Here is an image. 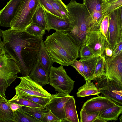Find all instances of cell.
Instances as JSON below:
<instances>
[{
  "instance_id": "cell-17",
  "label": "cell",
  "mask_w": 122,
  "mask_h": 122,
  "mask_svg": "<svg viewBox=\"0 0 122 122\" xmlns=\"http://www.w3.org/2000/svg\"><path fill=\"white\" fill-rule=\"evenodd\" d=\"M0 122H15L13 111L8 100L0 95Z\"/></svg>"
},
{
  "instance_id": "cell-13",
  "label": "cell",
  "mask_w": 122,
  "mask_h": 122,
  "mask_svg": "<svg viewBox=\"0 0 122 122\" xmlns=\"http://www.w3.org/2000/svg\"><path fill=\"white\" fill-rule=\"evenodd\" d=\"M46 30L49 32L51 29L56 31L67 32L74 26L73 20L70 17L65 19L58 17L46 12Z\"/></svg>"
},
{
  "instance_id": "cell-14",
  "label": "cell",
  "mask_w": 122,
  "mask_h": 122,
  "mask_svg": "<svg viewBox=\"0 0 122 122\" xmlns=\"http://www.w3.org/2000/svg\"><path fill=\"white\" fill-rule=\"evenodd\" d=\"M118 104L105 96H98L87 101L83 104L82 108L87 113H91L100 112Z\"/></svg>"
},
{
  "instance_id": "cell-24",
  "label": "cell",
  "mask_w": 122,
  "mask_h": 122,
  "mask_svg": "<svg viewBox=\"0 0 122 122\" xmlns=\"http://www.w3.org/2000/svg\"><path fill=\"white\" fill-rule=\"evenodd\" d=\"M105 56L104 55L99 57L98 59L94 73L91 77L85 79H90L91 80H95L96 81L101 78L105 76Z\"/></svg>"
},
{
  "instance_id": "cell-12",
  "label": "cell",
  "mask_w": 122,
  "mask_h": 122,
  "mask_svg": "<svg viewBox=\"0 0 122 122\" xmlns=\"http://www.w3.org/2000/svg\"><path fill=\"white\" fill-rule=\"evenodd\" d=\"M52 96L50 101L44 106V108L51 111L62 122L66 120L64 111L65 105L73 96L58 93L52 94Z\"/></svg>"
},
{
  "instance_id": "cell-37",
  "label": "cell",
  "mask_w": 122,
  "mask_h": 122,
  "mask_svg": "<svg viewBox=\"0 0 122 122\" xmlns=\"http://www.w3.org/2000/svg\"><path fill=\"white\" fill-rule=\"evenodd\" d=\"M80 60L82 61L94 56L85 43L80 47Z\"/></svg>"
},
{
  "instance_id": "cell-22",
  "label": "cell",
  "mask_w": 122,
  "mask_h": 122,
  "mask_svg": "<svg viewBox=\"0 0 122 122\" xmlns=\"http://www.w3.org/2000/svg\"><path fill=\"white\" fill-rule=\"evenodd\" d=\"M99 57L93 56L87 59L82 61L84 71L86 76L85 79L88 78L93 75L97 62Z\"/></svg>"
},
{
  "instance_id": "cell-33",
  "label": "cell",
  "mask_w": 122,
  "mask_h": 122,
  "mask_svg": "<svg viewBox=\"0 0 122 122\" xmlns=\"http://www.w3.org/2000/svg\"><path fill=\"white\" fill-rule=\"evenodd\" d=\"M46 30L38 25L32 23L25 31L31 35L43 38Z\"/></svg>"
},
{
  "instance_id": "cell-4",
  "label": "cell",
  "mask_w": 122,
  "mask_h": 122,
  "mask_svg": "<svg viewBox=\"0 0 122 122\" xmlns=\"http://www.w3.org/2000/svg\"><path fill=\"white\" fill-rule=\"evenodd\" d=\"M21 73L18 64L4 50L3 41L0 42V95L5 97L7 88Z\"/></svg>"
},
{
  "instance_id": "cell-27",
  "label": "cell",
  "mask_w": 122,
  "mask_h": 122,
  "mask_svg": "<svg viewBox=\"0 0 122 122\" xmlns=\"http://www.w3.org/2000/svg\"><path fill=\"white\" fill-rule=\"evenodd\" d=\"M54 9L65 19L70 17L66 5L61 0H48Z\"/></svg>"
},
{
  "instance_id": "cell-2",
  "label": "cell",
  "mask_w": 122,
  "mask_h": 122,
  "mask_svg": "<svg viewBox=\"0 0 122 122\" xmlns=\"http://www.w3.org/2000/svg\"><path fill=\"white\" fill-rule=\"evenodd\" d=\"M44 42L53 63L71 66L79 57L80 47L66 33L56 31L47 36Z\"/></svg>"
},
{
  "instance_id": "cell-45",
  "label": "cell",
  "mask_w": 122,
  "mask_h": 122,
  "mask_svg": "<svg viewBox=\"0 0 122 122\" xmlns=\"http://www.w3.org/2000/svg\"></svg>"
},
{
  "instance_id": "cell-11",
  "label": "cell",
  "mask_w": 122,
  "mask_h": 122,
  "mask_svg": "<svg viewBox=\"0 0 122 122\" xmlns=\"http://www.w3.org/2000/svg\"><path fill=\"white\" fill-rule=\"evenodd\" d=\"M85 43L94 56H103L105 49L108 45L105 36L99 30L91 31Z\"/></svg>"
},
{
  "instance_id": "cell-19",
  "label": "cell",
  "mask_w": 122,
  "mask_h": 122,
  "mask_svg": "<svg viewBox=\"0 0 122 122\" xmlns=\"http://www.w3.org/2000/svg\"><path fill=\"white\" fill-rule=\"evenodd\" d=\"M37 61L40 63L46 72L49 73L51 67L53 63L48 53L43 40L41 41L39 49Z\"/></svg>"
},
{
  "instance_id": "cell-40",
  "label": "cell",
  "mask_w": 122,
  "mask_h": 122,
  "mask_svg": "<svg viewBox=\"0 0 122 122\" xmlns=\"http://www.w3.org/2000/svg\"><path fill=\"white\" fill-rule=\"evenodd\" d=\"M122 51V39L118 43L117 46L113 51L112 56H114L120 53Z\"/></svg>"
},
{
  "instance_id": "cell-26",
  "label": "cell",
  "mask_w": 122,
  "mask_h": 122,
  "mask_svg": "<svg viewBox=\"0 0 122 122\" xmlns=\"http://www.w3.org/2000/svg\"><path fill=\"white\" fill-rule=\"evenodd\" d=\"M13 112L15 122H42L22 109H18Z\"/></svg>"
},
{
  "instance_id": "cell-15",
  "label": "cell",
  "mask_w": 122,
  "mask_h": 122,
  "mask_svg": "<svg viewBox=\"0 0 122 122\" xmlns=\"http://www.w3.org/2000/svg\"><path fill=\"white\" fill-rule=\"evenodd\" d=\"M22 0H10L0 12V24L2 27H10Z\"/></svg>"
},
{
  "instance_id": "cell-1",
  "label": "cell",
  "mask_w": 122,
  "mask_h": 122,
  "mask_svg": "<svg viewBox=\"0 0 122 122\" xmlns=\"http://www.w3.org/2000/svg\"><path fill=\"white\" fill-rule=\"evenodd\" d=\"M3 46L19 66L23 76H29L37 61L39 49L43 38L26 31L0 29Z\"/></svg>"
},
{
  "instance_id": "cell-16",
  "label": "cell",
  "mask_w": 122,
  "mask_h": 122,
  "mask_svg": "<svg viewBox=\"0 0 122 122\" xmlns=\"http://www.w3.org/2000/svg\"><path fill=\"white\" fill-rule=\"evenodd\" d=\"M49 73L37 61L29 76L35 82L42 86L48 84Z\"/></svg>"
},
{
  "instance_id": "cell-20",
  "label": "cell",
  "mask_w": 122,
  "mask_h": 122,
  "mask_svg": "<svg viewBox=\"0 0 122 122\" xmlns=\"http://www.w3.org/2000/svg\"><path fill=\"white\" fill-rule=\"evenodd\" d=\"M64 111L66 119L68 122H79L75 105V101L73 96L66 102Z\"/></svg>"
},
{
  "instance_id": "cell-41",
  "label": "cell",
  "mask_w": 122,
  "mask_h": 122,
  "mask_svg": "<svg viewBox=\"0 0 122 122\" xmlns=\"http://www.w3.org/2000/svg\"><path fill=\"white\" fill-rule=\"evenodd\" d=\"M8 103L11 108L13 111L18 109H22V107L23 106L15 103L9 102Z\"/></svg>"
},
{
  "instance_id": "cell-28",
  "label": "cell",
  "mask_w": 122,
  "mask_h": 122,
  "mask_svg": "<svg viewBox=\"0 0 122 122\" xmlns=\"http://www.w3.org/2000/svg\"><path fill=\"white\" fill-rule=\"evenodd\" d=\"M44 106L37 107L23 106L22 109L42 122V113L47 112L48 111V110L46 108H44Z\"/></svg>"
},
{
  "instance_id": "cell-34",
  "label": "cell",
  "mask_w": 122,
  "mask_h": 122,
  "mask_svg": "<svg viewBox=\"0 0 122 122\" xmlns=\"http://www.w3.org/2000/svg\"><path fill=\"white\" fill-rule=\"evenodd\" d=\"M8 102L17 104L23 106L37 107L43 106L28 99L22 98L15 99L12 98L10 100H8Z\"/></svg>"
},
{
  "instance_id": "cell-36",
  "label": "cell",
  "mask_w": 122,
  "mask_h": 122,
  "mask_svg": "<svg viewBox=\"0 0 122 122\" xmlns=\"http://www.w3.org/2000/svg\"><path fill=\"white\" fill-rule=\"evenodd\" d=\"M21 98L28 99L43 106H45L48 103L51 98L29 96H24Z\"/></svg>"
},
{
  "instance_id": "cell-29",
  "label": "cell",
  "mask_w": 122,
  "mask_h": 122,
  "mask_svg": "<svg viewBox=\"0 0 122 122\" xmlns=\"http://www.w3.org/2000/svg\"><path fill=\"white\" fill-rule=\"evenodd\" d=\"M83 2L91 16L95 12H102V0H83Z\"/></svg>"
},
{
  "instance_id": "cell-42",
  "label": "cell",
  "mask_w": 122,
  "mask_h": 122,
  "mask_svg": "<svg viewBox=\"0 0 122 122\" xmlns=\"http://www.w3.org/2000/svg\"><path fill=\"white\" fill-rule=\"evenodd\" d=\"M105 52L107 56L109 57H112L113 55V51L107 45L106 47Z\"/></svg>"
},
{
  "instance_id": "cell-8",
  "label": "cell",
  "mask_w": 122,
  "mask_h": 122,
  "mask_svg": "<svg viewBox=\"0 0 122 122\" xmlns=\"http://www.w3.org/2000/svg\"><path fill=\"white\" fill-rule=\"evenodd\" d=\"M96 81V86L103 96L122 106L121 86L105 76Z\"/></svg>"
},
{
  "instance_id": "cell-35",
  "label": "cell",
  "mask_w": 122,
  "mask_h": 122,
  "mask_svg": "<svg viewBox=\"0 0 122 122\" xmlns=\"http://www.w3.org/2000/svg\"><path fill=\"white\" fill-rule=\"evenodd\" d=\"M39 4L45 10L48 12L58 17L63 18L62 15L55 10L48 0H38Z\"/></svg>"
},
{
  "instance_id": "cell-21",
  "label": "cell",
  "mask_w": 122,
  "mask_h": 122,
  "mask_svg": "<svg viewBox=\"0 0 122 122\" xmlns=\"http://www.w3.org/2000/svg\"><path fill=\"white\" fill-rule=\"evenodd\" d=\"M85 80V84L78 89L76 93L77 97H80L94 95L98 96L101 93L96 86L92 82V80L89 79Z\"/></svg>"
},
{
  "instance_id": "cell-32",
  "label": "cell",
  "mask_w": 122,
  "mask_h": 122,
  "mask_svg": "<svg viewBox=\"0 0 122 122\" xmlns=\"http://www.w3.org/2000/svg\"><path fill=\"white\" fill-rule=\"evenodd\" d=\"M100 112L91 113L86 112L82 108L80 111V122H93L99 116Z\"/></svg>"
},
{
  "instance_id": "cell-44",
  "label": "cell",
  "mask_w": 122,
  "mask_h": 122,
  "mask_svg": "<svg viewBox=\"0 0 122 122\" xmlns=\"http://www.w3.org/2000/svg\"><path fill=\"white\" fill-rule=\"evenodd\" d=\"M119 120L120 122H122V114L119 117Z\"/></svg>"
},
{
  "instance_id": "cell-6",
  "label": "cell",
  "mask_w": 122,
  "mask_h": 122,
  "mask_svg": "<svg viewBox=\"0 0 122 122\" xmlns=\"http://www.w3.org/2000/svg\"><path fill=\"white\" fill-rule=\"evenodd\" d=\"M75 81L68 76L63 65L54 67L52 66L49 72L48 84L55 91L63 94H69L74 88Z\"/></svg>"
},
{
  "instance_id": "cell-7",
  "label": "cell",
  "mask_w": 122,
  "mask_h": 122,
  "mask_svg": "<svg viewBox=\"0 0 122 122\" xmlns=\"http://www.w3.org/2000/svg\"><path fill=\"white\" fill-rule=\"evenodd\" d=\"M20 82L15 88L16 94L12 98H21L23 96H29L51 98V94L29 76L20 77Z\"/></svg>"
},
{
  "instance_id": "cell-9",
  "label": "cell",
  "mask_w": 122,
  "mask_h": 122,
  "mask_svg": "<svg viewBox=\"0 0 122 122\" xmlns=\"http://www.w3.org/2000/svg\"><path fill=\"white\" fill-rule=\"evenodd\" d=\"M109 13L110 19L108 32V45L113 51L121 39L120 9H117Z\"/></svg>"
},
{
  "instance_id": "cell-18",
  "label": "cell",
  "mask_w": 122,
  "mask_h": 122,
  "mask_svg": "<svg viewBox=\"0 0 122 122\" xmlns=\"http://www.w3.org/2000/svg\"><path fill=\"white\" fill-rule=\"evenodd\" d=\"M122 113V106L118 104L100 112L98 117L102 119L104 122L116 121Z\"/></svg>"
},
{
  "instance_id": "cell-3",
  "label": "cell",
  "mask_w": 122,
  "mask_h": 122,
  "mask_svg": "<svg viewBox=\"0 0 122 122\" xmlns=\"http://www.w3.org/2000/svg\"><path fill=\"white\" fill-rule=\"evenodd\" d=\"M66 6L74 24L72 30L66 33L80 47L85 43L91 31L92 17L83 3L72 0Z\"/></svg>"
},
{
  "instance_id": "cell-31",
  "label": "cell",
  "mask_w": 122,
  "mask_h": 122,
  "mask_svg": "<svg viewBox=\"0 0 122 122\" xmlns=\"http://www.w3.org/2000/svg\"><path fill=\"white\" fill-rule=\"evenodd\" d=\"M110 15L109 13L105 15L100 23L99 31L105 36L108 44V32L109 24Z\"/></svg>"
},
{
  "instance_id": "cell-23",
  "label": "cell",
  "mask_w": 122,
  "mask_h": 122,
  "mask_svg": "<svg viewBox=\"0 0 122 122\" xmlns=\"http://www.w3.org/2000/svg\"><path fill=\"white\" fill-rule=\"evenodd\" d=\"M32 23L36 24L46 30V12L40 4L33 16Z\"/></svg>"
},
{
  "instance_id": "cell-10",
  "label": "cell",
  "mask_w": 122,
  "mask_h": 122,
  "mask_svg": "<svg viewBox=\"0 0 122 122\" xmlns=\"http://www.w3.org/2000/svg\"><path fill=\"white\" fill-rule=\"evenodd\" d=\"M105 76L122 87V51L114 56L105 59Z\"/></svg>"
},
{
  "instance_id": "cell-43",
  "label": "cell",
  "mask_w": 122,
  "mask_h": 122,
  "mask_svg": "<svg viewBox=\"0 0 122 122\" xmlns=\"http://www.w3.org/2000/svg\"><path fill=\"white\" fill-rule=\"evenodd\" d=\"M119 9L121 12V39H122V6Z\"/></svg>"
},
{
  "instance_id": "cell-5",
  "label": "cell",
  "mask_w": 122,
  "mask_h": 122,
  "mask_svg": "<svg viewBox=\"0 0 122 122\" xmlns=\"http://www.w3.org/2000/svg\"><path fill=\"white\" fill-rule=\"evenodd\" d=\"M39 4L38 0H22L11 21L10 29L25 31L32 23L33 16Z\"/></svg>"
},
{
  "instance_id": "cell-39",
  "label": "cell",
  "mask_w": 122,
  "mask_h": 122,
  "mask_svg": "<svg viewBox=\"0 0 122 122\" xmlns=\"http://www.w3.org/2000/svg\"><path fill=\"white\" fill-rule=\"evenodd\" d=\"M71 66L75 68L84 79L86 78L84 71L83 64L82 61L76 60Z\"/></svg>"
},
{
  "instance_id": "cell-38",
  "label": "cell",
  "mask_w": 122,
  "mask_h": 122,
  "mask_svg": "<svg viewBox=\"0 0 122 122\" xmlns=\"http://www.w3.org/2000/svg\"><path fill=\"white\" fill-rule=\"evenodd\" d=\"M42 122H61L62 120L57 117L51 111L43 113L42 115Z\"/></svg>"
},
{
  "instance_id": "cell-25",
  "label": "cell",
  "mask_w": 122,
  "mask_h": 122,
  "mask_svg": "<svg viewBox=\"0 0 122 122\" xmlns=\"http://www.w3.org/2000/svg\"><path fill=\"white\" fill-rule=\"evenodd\" d=\"M122 6V0H102V12L104 15Z\"/></svg>"
},
{
  "instance_id": "cell-30",
  "label": "cell",
  "mask_w": 122,
  "mask_h": 122,
  "mask_svg": "<svg viewBox=\"0 0 122 122\" xmlns=\"http://www.w3.org/2000/svg\"><path fill=\"white\" fill-rule=\"evenodd\" d=\"M104 16L101 11L96 12L93 13L91 16V31L99 30L100 25Z\"/></svg>"
}]
</instances>
